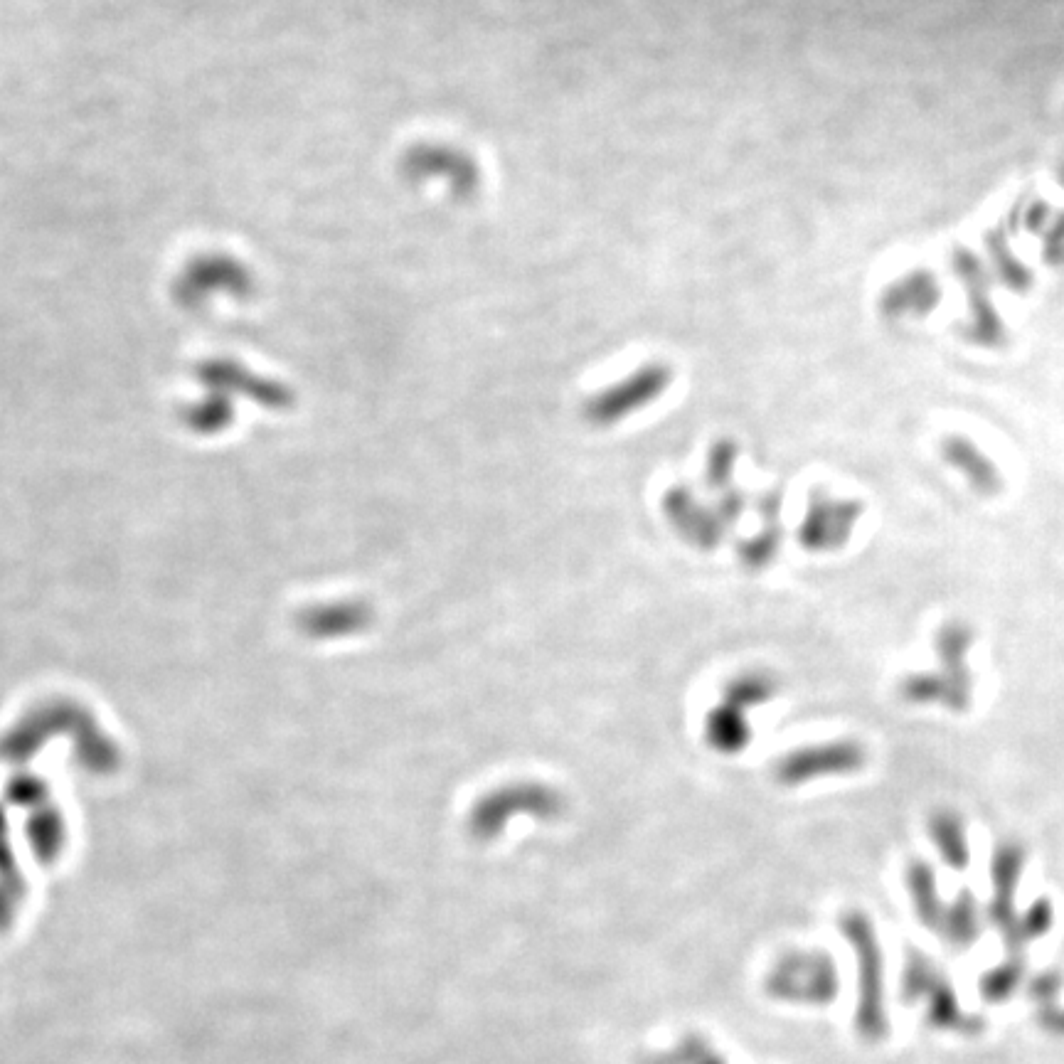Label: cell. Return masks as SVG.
Masks as SVG:
<instances>
[{
	"instance_id": "cell-1",
	"label": "cell",
	"mask_w": 1064,
	"mask_h": 1064,
	"mask_svg": "<svg viewBox=\"0 0 1064 1064\" xmlns=\"http://www.w3.org/2000/svg\"><path fill=\"white\" fill-rule=\"evenodd\" d=\"M567 813V798L542 781H513L488 791L471 811V833L491 840L505 831L510 818L530 816L535 821H557Z\"/></svg>"
},
{
	"instance_id": "cell-2",
	"label": "cell",
	"mask_w": 1064,
	"mask_h": 1064,
	"mask_svg": "<svg viewBox=\"0 0 1064 1064\" xmlns=\"http://www.w3.org/2000/svg\"><path fill=\"white\" fill-rule=\"evenodd\" d=\"M673 377V367L665 363L641 365L616 385L604 387L597 395L584 399L582 419L597 429L614 427L646 409L648 404L658 402L663 392L673 385Z\"/></svg>"
},
{
	"instance_id": "cell-3",
	"label": "cell",
	"mask_w": 1064,
	"mask_h": 1064,
	"mask_svg": "<svg viewBox=\"0 0 1064 1064\" xmlns=\"http://www.w3.org/2000/svg\"><path fill=\"white\" fill-rule=\"evenodd\" d=\"M865 764L867 752L863 744L853 742V739H835V742L798 747L794 752L784 754L774 764L771 776L781 786H801L806 781L826 779V776L858 774Z\"/></svg>"
},
{
	"instance_id": "cell-4",
	"label": "cell",
	"mask_w": 1064,
	"mask_h": 1064,
	"mask_svg": "<svg viewBox=\"0 0 1064 1064\" xmlns=\"http://www.w3.org/2000/svg\"><path fill=\"white\" fill-rule=\"evenodd\" d=\"M402 170L409 180H444L451 195L471 200L481 190L483 175L476 158L446 143H419L404 153Z\"/></svg>"
},
{
	"instance_id": "cell-5",
	"label": "cell",
	"mask_w": 1064,
	"mask_h": 1064,
	"mask_svg": "<svg viewBox=\"0 0 1064 1064\" xmlns=\"http://www.w3.org/2000/svg\"><path fill=\"white\" fill-rule=\"evenodd\" d=\"M863 515L858 500H840L828 493H811L801 525H798V545L808 552H835L845 547L853 535L855 523Z\"/></svg>"
},
{
	"instance_id": "cell-6",
	"label": "cell",
	"mask_w": 1064,
	"mask_h": 1064,
	"mask_svg": "<svg viewBox=\"0 0 1064 1064\" xmlns=\"http://www.w3.org/2000/svg\"><path fill=\"white\" fill-rule=\"evenodd\" d=\"M661 505L670 528L675 530V535H678L680 540L688 542V545L698 547V550H715L722 542V537H725L727 525L722 523V518L717 515L715 505L705 508V505L698 503V498L693 496L690 488H668Z\"/></svg>"
},
{
	"instance_id": "cell-7",
	"label": "cell",
	"mask_w": 1064,
	"mask_h": 1064,
	"mask_svg": "<svg viewBox=\"0 0 1064 1064\" xmlns=\"http://www.w3.org/2000/svg\"><path fill=\"white\" fill-rule=\"evenodd\" d=\"M702 734H705L707 747L717 754H725V757L742 754L752 744V725L747 722V715L730 702H720L707 712L705 722H702Z\"/></svg>"
},
{
	"instance_id": "cell-8",
	"label": "cell",
	"mask_w": 1064,
	"mask_h": 1064,
	"mask_svg": "<svg viewBox=\"0 0 1064 1064\" xmlns=\"http://www.w3.org/2000/svg\"><path fill=\"white\" fill-rule=\"evenodd\" d=\"M779 513H781V493L771 491L762 498V518L764 528L759 530V535L749 537L742 545L737 547V557L742 562L744 569H757L769 567L776 560V552L781 545V525H779Z\"/></svg>"
},
{
	"instance_id": "cell-9",
	"label": "cell",
	"mask_w": 1064,
	"mask_h": 1064,
	"mask_svg": "<svg viewBox=\"0 0 1064 1064\" xmlns=\"http://www.w3.org/2000/svg\"><path fill=\"white\" fill-rule=\"evenodd\" d=\"M968 643H971V631L964 629L961 624L944 626L939 633V653L946 668L944 680L949 683L951 693H954L956 712H964L968 700H971V678H968V668H964Z\"/></svg>"
},
{
	"instance_id": "cell-10",
	"label": "cell",
	"mask_w": 1064,
	"mask_h": 1064,
	"mask_svg": "<svg viewBox=\"0 0 1064 1064\" xmlns=\"http://www.w3.org/2000/svg\"><path fill=\"white\" fill-rule=\"evenodd\" d=\"M779 690L781 683L771 670H742V673L732 675V678L722 685V702H730V705L747 712V707L752 710V707L774 700L776 695H779Z\"/></svg>"
},
{
	"instance_id": "cell-11",
	"label": "cell",
	"mask_w": 1064,
	"mask_h": 1064,
	"mask_svg": "<svg viewBox=\"0 0 1064 1064\" xmlns=\"http://www.w3.org/2000/svg\"><path fill=\"white\" fill-rule=\"evenodd\" d=\"M944 459H949L956 468H961L964 476H968V481H971V486L976 488L981 496H996V493L1000 491V476H998L996 466H993L988 459H983V456L978 454L971 444H966V441H961V439L946 441Z\"/></svg>"
},
{
	"instance_id": "cell-12",
	"label": "cell",
	"mask_w": 1064,
	"mask_h": 1064,
	"mask_svg": "<svg viewBox=\"0 0 1064 1064\" xmlns=\"http://www.w3.org/2000/svg\"><path fill=\"white\" fill-rule=\"evenodd\" d=\"M931 835L939 843L944 858H949L954 865H961L966 860V838H964V826H961L959 816L949 811H941L931 816Z\"/></svg>"
},
{
	"instance_id": "cell-13",
	"label": "cell",
	"mask_w": 1064,
	"mask_h": 1064,
	"mask_svg": "<svg viewBox=\"0 0 1064 1064\" xmlns=\"http://www.w3.org/2000/svg\"><path fill=\"white\" fill-rule=\"evenodd\" d=\"M739 459V446L732 439H717L707 451L705 461V483L715 491H722L732 483L734 466Z\"/></svg>"
},
{
	"instance_id": "cell-14",
	"label": "cell",
	"mask_w": 1064,
	"mask_h": 1064,
	"mask_svg": "<svg viewBox=\"0 0 1064 1064\" xmlns=\"http://www.w3.org/2000/svg\"><path fill=\"white\" fill-rule=\"evenodd\" d=\"M744 505H747V498H744L742 491H725L715 503V510L722 518V523H725L727 528H732V525H737V520L742 518Z\"/></svg>"
}]
</instances>
